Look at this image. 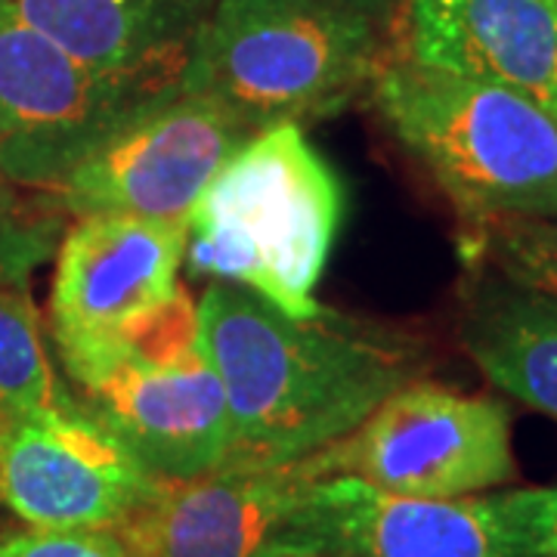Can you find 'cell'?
Masks as SVG:
<instances>
[{
  "instance_id": "484cf974",
  "label": "cell",
  "mask_w": 557,
  "mask_h": 557,
  "mask_svg": "<svg viewBox=\"0 0 557 557\" xmlns=\"http://www.w3.org/2000/svg\"><path fill=\"white\" fill-rule=\"evenodd\" d=\"M313 557H319V555H313ZM329 557H354V555H329Z\"/></svg>"
},
{
  "instance_id": "603a6c76",
  "label": "cell",
  "mask_w": 557,
  "mask_h": 557,
  "mask_svg": "<svg viewBox=\"0 0 557 557\" xmlns=\"http://www.w3.org/2000/svg\"><path fill=\"white\" fill-rule=\"evenodd\" d=\"M539 557H557V515L552 520V527H548V536L542 542V555Z\"/></svg>"
},
{
  "instance_id": "e0dca14e",
  "label": "cell",
  "mask_w": 557,
  "mask_h": 557,
  "mask_svg": "<svg viewBox=\"0 0 557 557\" xmlns=\"http://www.w3.org/2000/svg\"><path fill=\"white\" fill-rule=\"evenodd\" d=\"M201 354L199 304H193L186 288H174L171 298L159 300L134 317L119 322L97 341L60 354L65 372L75 381L90 375L109 362H127L143 369L177 366Z\"/></svg>"
},
{
  "instance_id": "cb8c5ba5",
  "label": "cell",
  "mask_w": 557,
  "mask_h": 557,
  "mask_svg": "<svg viewBox=\"0 0 557 557\" xmlns=\"http://www.w3.org/2000/svg\"><path fill=\"white\" fill-rule=\"evenodd\" d=\"M545 3H548V7H552V10L557 13V0H545Z\"/></svg>"
},
{
  "instance_id": "4fadbf2b",
  "label": "cell",
  "mask_w": 557,
  "mask_h": 557,
  "mask_svg": "<svg viewBox=\"0 0 557 557\" xmlns=\"http://www.w3.org/2000/svg\"><path fill=\"white\" fill-rule=\"evenodd\" d=\"M186 223L131 214L75 218L62 236L50 295L60 354L84 347L139 310L171 298Z\"/></svg>"
},
{
  "instance_id": "3957f363",
  "label": "cell",
  "mask_w": 557,
  "mask_h": 557,
  "mask_svg": "<svg viewBox=\"0 0 557 557\" xmlns=\"http://www.w3.org/2000/svg\"><path fill=\"white\" fill-rule=\"evenodd\" d=\"M384 124L471 226L557 218V121L518 94L384 53L369 81Z\"/></svg>"
},
{
  "instance_id": "30bf717a",
  "label": "cell",
  "mask_w": 557,
  "mask_h": 557,
  "mask_svg": "<svg viewBox=\"0 0 557 557\" xmlns=\"http://www.w3.org/2000/svg\"><path fill=\"white\" fill-rule=\"evenodd\" d=\"M156 483L84 406L16 418L0 437V502L32 530H109Z\"/></svg>"
},
{
  "instance_id": "7c38bea8",
  "label": "cell",
  "mask_w": 557,
  "mask_h": 557,
  "mask_svg": "<svg viewBox=\"0 0 557 557\" xmlns=\"http://www.w3.org/2000/svg\"><path fill=\"white\" fill-rule=\"evenodd\" d=\"M391 28L403 60L505 87L557 121V13L545 0H406Z\"/></svg>"
},
{
  "instance_id": "ac0fdd59",
  "label": "cell",
  "mask_w": 557,
  "mask_h": 557,
  "mask_svg": "<svg viewBox=\"0 0 557 557\" xmlns=\"http://www.w3.org/2000/svg\"><path fill=\"white\" fill-rule=\"evenodd\" d=\"M471 230L493 273L557 300V218H496Z\"/></svg>"
},
{
  "instance_id": "277c9868",
  "label": "cell",
  "mask_w": 557,
  "mask_h": 557,
  "mask_svg": "<svg viewBox=\"0 0 557 557\" xmlns=\"http://www.w3.org/2000/svg\"><path fill=\"white\" fill-rule=\"evenodd\" d=\"M381 57L379 25L341 0H211L180 90L223 102L255 134L304 127L369 87Z\"/></svg>"
},
{
  "instance_id": "8fae6325",
  "label": "cell",
  "mask_w": 557,
  "mask_h": 557,
  "mask_svg": "<svg viewBox=\"0 0 557 557\" xmlns=\"http://www.w3.org/2000/svg\"><path fill=\"white\" fill-rule=\"evenodd\" d=\"M84 409L159 480L220 471L233 449V418L214 366L199 357L143 369L109 362L78 381Z\"/></svg>"
},
{
  "instance_id": "ba28073f",
  "label": "cell",
  "mask_w": 557,
  "mask_h": 557,
  "mask_svg": "<svg viewBox=\"0 0 557 557\" xmlns=\"http://www.w3.org/2000/svg\"><path fill=\"white\" fill-rule=\"evenodd\" d=\"M338 471L397 496H474L515 478L511 416L493 397L418 379L338 440Z\"/></svg>"
},
{
  "instance_id": "7a4b0ae2",
  "label": "cell",
  "mask_w": 557,
  "mask_h": 557,
  "mask_svg": "<svg viewBox=\"0 0 557 557\" xmlns=\"http://www.w3.org/2000/svg\"><path fill=\"white\" fill-rule=\"evenodd\" d=\"M344 218V189L295 121L230 156L186 220L183 263L236 282L288 317L319 313L317 285Z\"/></svg>"
},
{
  "instance_id": "9a60e30c",
  "label": "cell",
  "mask_w": 557,
  "mask_h": 557,
  "mask_svg": "<svg viewBox=\"0 0 557 557\" xmlns=\"http://www.w3.org/2000/svg\"><path fill=\"white\" fill-rule=\"evenodd\" d=\"M458 338L478 369L557 421V300L490 273L474 282L458 322Z\"/></svg>"
},
{
  "instance_id": "ffe728a7",
  "label": "cell",
  "mask_w": 557,
  "mask_h": 557,
  "mask_svg": "<svg viewBox=\"0 0 557 557\" xmlns=\"http://www.w3.org/2000/svg\"><path fill=\"white\" fill-rule=\"evenodd\" d=\"M0 557H134L109 530H28L0 542Z\"/></svg>"
},
{
  "instance_id": "8992f818",
  "label": "cell",
  "mask_w": 557,
  "mask_h": 557,
  "mask_svg": "<svg viewBox=\"0 0 557 557\" xmlns=\"http://www.w3.org/2000/svg\"><path fill=\"white\" fill-rule=\"evenodd\" d=\"M174 90L106 78L0 3V177L10 183L53 196L102 139Z\"/></svg>"
},
{
  "instance_id": "5bb4252c",
  "label": "cell",
  "mask_w": 557,
  "mask_h": 557,
  "mask_svg": "<svg viewBox=\"0 0 557 557\" xmlns=\"http://www.w3.org/2000/svg\"><path fill=\"white\" fill-rule=\"evenodd\" d=\"M81 65L149 90L180 87L211 0H0Z\"/></svg>"
},
{
  "instance_id": "44dd1931",
  "label": "cell",
  "mask_w": 557,
  "mask_h": 557,
  "mask_svg": "<svg viewBox=\"0 0 557 557\" xmlns=\"http://www.w3.org/2000/svg\"><path fill=\"white\" fill-rule=\"evenodd\" d=\"M344 7H350V10H357L362 13L366 20H372L375 25L379 22H394L397 20V13L403 10V3L406 0H341Z\"/></svg>"
},
{
  "instance_id": "7402d4cb",
  "label": "cell",
  "mask_w": 557,
  "mask_h": 557,
  "mask_svg": "<svg viewBox=\"0 0 557 557\" xmlns=\"http://www.w3.org/2000/svg\"><path fill=\"white\" fill-rule=\"evenodd\" d=\"M255 557H313V552H307V548H298V545H292V542H270V545H263Z\"/></svg>"
},
{
  "instance_id": "52a82bcc",
  "label": "cell",
  "mask_w": 557,
  "mask_h": 557,
  "mask_svg": "<svg viewBox=\"0 0 557 557\" xmlns=\"http://www.w3.org/2000/svg\"><path fill=\"white\" fill-rule=\"evenodd\" d=\"M251 137L255 131L223 102L174 90L102 139L69 171L53 199L72 218L131 214L186 223L205 186Z\"/></svg>"
},
{
  "instance_id": "d6986e66",
  "label": "cell",
  "mask_w": 557,
  "mask_h": 557,
  "mask_svg": "<svg viewBox=\"0 0 557 557\" xmlns=\"http://www.w3.org/2000/svg\"><path fill=\"white\" fill-rule=\"evenodd\" d=\"M62 214L57 199H22L20 186L0 177V276L28 278L40 260L50 258Z\"/></svg>"
},
{
  "instance_id": "5b68a950",
  "label": "cell",
  "mask_w": 557,
  "mask_h": 557,
  "mask_svg": "<svg viewBox=\"0 0 557 557\" xmlns=\"http://www.w3.org/2000/svg\"><path fill=\"white\" fill-rule=\"evenodd\" d=\"M557 515V486L416 498L354 474L317 480L282 530L319 557H539Z\"/></svg>"
},
{
  "instance_id": "6da1fadb",
  "label": "cell",
  "mask_w": 557,
  "mask_h": 557,
  "mask_svg": "<svg viewBox=\"0 0 557 557\" xmlns=\"http://www.w3.org/2000/svg\"><path fill=\"white\" fill-rule=\"evenodd\" d=\"M205 357L226 391L233 449L223 468H273L354 434L428 369L412 335L319 307L288 317L236 282L199 300Z\"/></svg>"
},
{
  "instance_id": "d4e9b609",
  "label": "cell",
  "mask_w": 557,
  "mask_h": 557,
  "mask_svg": "<svg viewBox=\"0 0 557 557\" xmlns=\"http://www.w3.org/2000/svg\"><path fill=\"white\" fill-rule=\"evenodd\" d=\"M3 431H7V421H0V437H3Z\"/></svg>"
},
{
  "instance_id": "2e32d148",
  "label": "cell",
  "mask_w": 557,
  "mask_h": 557,
  "mask_svg": "<svg viewBox=\"0 0 557 557\" xmlns=\"http://www.w3.org/2000/svg\"><path fill=\"white\" fill-rule=\"evenodd\" d=\"M78 409L57 379L28 278L0 276V421Z\"/></svg>"
},
{
  "instance_id": "9c48e42d",
  "label": "cell",
  "mask_w": 557,
  "mask_h": 557,
  "mask_svg": "<svg viewBox=\"0 0 557 557\" xmlns=\"http://www.w3.org/2000/svg\"><path fill=\"white\" fill-rule=\"evenodd\" d=\"M341 474L338 443L273 468L159 480L109 533L134 557H255L276 542L310 486Z\"/></svg>"
}]
</instances>
